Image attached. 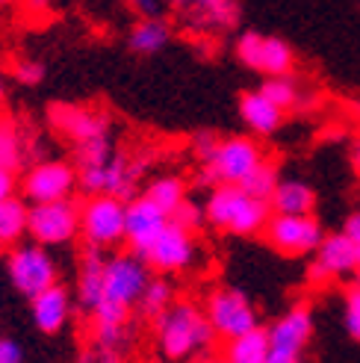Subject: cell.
<instances>
[{
	"label": "cell",
	"mask_w": 360,
	"mask_h": 363,
	"mask_svg": "<svg viewBox=\"0 0 360 363\" xmlns=\"http://www.w3.org/2000/svg\"><path fill=\"white\" fill-rule=\"evenodd\" d=\"M24 160H27L24 136H21V130H18L15 121L4 118L0 121V169L18 174L24 169Z\"/></svg>",
	"instance_id": "cell-27"
},
{
	"label": "cell",
	"mask_w": 360,
	"mask_h": 363,
	"mask_svg": "<svg viewBox=\"0 0 360 363\" xmlns=\"http://www.w3.org/2000/svg\"><path fill=\"white\" fill-rule=\"evenodd\" d=\"M343 233L354 242V245H360V210H354V213H349V219H346V225H343Z\"/></svg>",
	"instance_id": "cell-40"
},
{
	"label": "cell",
	"mask_w": 360,
	"mask_h": 363,
	"mask_svg": "<svg viewBox=\"0 0 360 363\" xmlns=\"http://www.w3.org/2000/svg\"><path fill=\"white\" fill-rule=\"evenodd\" d=\"M219 133L215 130H198L195 136H192V154L198 157V162H204V160H210L213 157V151H215V145H219Z\"/></svg>",
	"instance_id": "cell-35"
},
{
	"label": "cell",
	"mask_w": 360,
	"mask_h": 363,
	"mask_svg": "<svg viewBox=\"0 0 360 363\" xmlns=\"http://www.w3.org/2000/svg\"><path fill=\"white\" fill-rule=\"evenodd\" d=\"M269 207L278 216H308L316 207V189L308 180L281 177V184L275 186L272 198H269Z\"/></svg>",
	"instance_id": "cell-21"
},
{
	"label": "cell",
	"mask_w": 360,
	"mask_h": 363,
	"mask_svg": "<svg viewBox=\"0 0 360 363\" xmlns=\"http://www.w3.org/2000/svg\"><path fill=\"white\" fill-rule=\"evenodd\" d=\"M15 192H18V177L6 169H0V201H6V198Z\"/></svg>",
	"instance_id": "cell-39"
},
{
	"label": "cell",
	"mask_w": 360,
	"mask_h": 363,
	"mask_svg": "<svg viewBox=\"0 0 360 363\" xmlns=\"http://www.w3.org/2000/svg\"><path fill=\"white\" fill-rule=\"evenodd\" d=\"M4 101H6V80L0 74V106H4Z\"/></svg>",
	"instance_id": "cell-44"
},
{
	"label": "cell",
	"mask_w": 360,
	"mask_h": 363,
	"mask_svg": "<svg viewBox=\"0 0 360 363\" xmlns=\"http://www.w3.org/2000/svg\"><path fill=\"white\" fill-rule=\"evenodd\" d=\"M198 363H222V360H215V357H198Z\"/></svg>",
	"instance_id": "cell-46"
},
{
	"label": "cell",
	"mask_w": 360,
	"mask_h": 363,
	"mask_svg": "<svg viewBox=\"0 0 360 363\" xmlns=\"http://www.w3.org/2000/svg\"><path fill=\"white\" fill-rule=\"evenodd\" d=\"M343 322L351 340L360 342V286H349L343 296Z\"/></svg>",
	"instance_id": "cell-34"
},
{
	"label": "cell",
	"mask_w": 360,
	"mask_h": 363,
	"mask_svg": "<svg viewBox=\"0 0 360 363\" xmlns=\"http://www.w3.org/2000/svg\"><path fill=\"white\" fill-rule=\"evenodd\" d=\"M116 154V145H113V136H101V139H89V142H80L74 145V166L77 172L80 169H98V166H106Z\"/></svg>",
	"instance_id": "cell-31"
},
{
	"label": "cell",
	"mask_w": 360,
	"mask_h": 363,
	"mask_svg": "<svg viewBox=\"0 0 360 363\" xmlns=\"http://www.w3.org/2000/svg\"><path fill=\"white\" fill-rule=\"evenodd\" d=\"M128 4L139 12V18H151V15H163V4L159 0H128Z\"/></svg>",
	"instance_id": "cell-38"
},
{
	"label": "cell",
	"mask_w": 360,
	"mask_h": 363,
	"mask_svg": "<svg viewBox=\"0 0 360 363\" xmlns=\"http://www.w3.org/2000/svg\"><path fill=\"white\" fill-rule=\"evenodd\" d=\"M237 60L257 71L266 77H281V74H293L296 68V50L293 45L281 39V35H263L257 30H242L237 35V45H233Z\"/></svg>",
	"instance_id": "cell-8"
},
{
	"label": "cell",
	"mask_w": 360,
	"mask_h": 363,
	"mask_svg": "<svg viewBox=\"0 0 360 363\" xmlns=\"http://www.w3.org/2000/svg\"><path fill=\"white\" fill-rule=\"evenodd\" d=\"M260 92L272 101L275 106H281V110H301V86L293 74H281V77H266L260 86Z\"/></svg>",
	"instance_id": "cell-29"
},
{
	"label": "cell",
	"mask_w": 360,
	"mask_h": 363,
	"mask_svg": "<svg viewBox=\"0 0 360 363\" xmlns=\"http://www.w3.org/2000/svg\"><path fill=\"white\" fill-rule=\"evenodd\" d=\"M263 240L272 245L283 257H308L313 254L322 240H325V228L313 213L308 216H278L272 213V219L263 228Z\"/></svg>",
	"instance_id": "cell-10"
},
{
	"label": "cell",
	"mask_w": 360,
	"mask_h": 363,
	"mask_svg": "<svg viewBox=\"0 0 360 363\" xmlns=\"http://www.w3.org/2000/svg\"><path fill=\"white\" fill-rule=\"evenodd\" d=\"M195 260H198L195 233L184 230L171 219L163 228V233L157 237V242L151 245V251L145 254V263L151 266V272H159V275H180V272H189L195 266Z\"/></svg>",
	"instance_id": "cell-13"
},
{
	"label": "cell",
	"mask_w": 360,
	"mask_h": 363,
	"mask_svg": "<svg viewBox=\"0 0 360 363\" xmlns=\"http://www.w3.org/2000/svg\"><path fill=\"white\" fill-rule=\"evenodd\" d=\"M266 357H269V331L263 325H257L254 331L242 337L227 340L225 363H266Z\"/></svg>",
	"instance_id": "cell-24"
},
{
	"label": "cell",
	"mask_w": 360,
	"mask_h": 363,
	"mask_svg": "<svg viewBox=\"0 0 360 363\" xmlns=\"http://www.w3.org/2000/svg\"><path fill=\"white\" fill-rule=\"evenodd\" d=\"M360 266L357 257V245L346 237L343 230L339 233H325L322 245L313 251V260L308 266V281L310 284H328L337 278L354 275Z\"/></svg>",
	"instance_id": "cell-14"
},
{
	"label": "cell",
	"mask_w": 360,
	"mask_h": 363,
	"mask_svg": "<svg viewBox=\"0 0 360 363\" xmlns=\"http://www.w3.org/2000/svg\"><path fill=\"white\" fill-rule=\"evenodd\" d=\"M124 213L128 201L116 195H86L80 204V237L86 248L110 251L124 242Z\"/></svg>",
	"instance_id": "cell-5"
},
{
	"label": "cell",
	"mask_w": 360,
	"mask_h": 363,
	"mask_svg": "<svg viewBox=\"0 0 360 363\" xmlns=\"http://www.w3.org/2000/svg\"><path fill=\"white\" fill-rule=\"evenodd\" d=\"M27 228H30V204L15 192L6 198L4 210H0V240L12 248L27 237Z\"/></svg>",
	"instance_id": "cell-25"
},
{
	"label": "cell",
	"mask_w": 360,
	"mask_h": 363,
	"mask_svg": "<svg viewBox=\"0 0 360 363\" xmlns=\"http://www.w3.org/2000/svg\"><path fill=\"white\" fill-rule=\"evenodd\" d=\"M142 195H148L159 210L171 216L189 198V184L180 174H159V177H154L151 184L145 186V192H142Z\"/></svg>",
	"instance_id": "cell-26"
},
{
	"label": "cell",
	"mask_w": 360,
	"mask_h": 363,
	"mask_svg": "<svg viewBox=\"0 0 360 363\" xmlns=\"http://www.w3.org/2000/svg\"><path fill=\"white\" fill-rule=\"evenodd\" d=\"M169 225V213L159 210L148 195H133L128 201V213H124V242L133 254L145 260V254L157 242V237Z\"/></svg>",
	"instance_id": "cell-15"
},
{
	"label": "cell",
	"mask_w": 360,
	"mask_h": 363,
	"mask_svg": "<svg viewBox=\"0 0 360 363\" xmlns=\"http://www.w3.org/2000/svg\"><path fill=\"white\" fill-rule=\"evenodd\" d=\"M24 6L30 15H45L50 9V0H24Z\"/></svg>",
	"instance_id": "cell-42"
},
{
	"label": "cell",
	"mask_w": 360,
	"mask_h": 363,
	"mask_svg": "<svg viewBox=\"0 0 360 363\" xmlns=\"http://www.w3.org/2000/svg\"><path fill=\"white\" fill-rule=\"evenodd\" d=\"M6 251H9V245H6L4 240H0V260H6Z\"/></svg>",
	"instance_id": "cell-45"
},
{
	"label": "cell",
	"mask_w": 360,
	"mask_h": 363,
	"mask_svg": "<svg viewBox=\"0 0 360 363\" xmlns=\"http://www.w3.org/2000/svg\"><path fill=\"white\" fill-rule=\"evenodd\" d=\"M148 363H157V360H148Z\"/></svg>",
	"instance_id": "cell-50"
},
{
	"label": "cell",
	"mask_w": 360,
	"mask_h": 363,
	"mask_svg": "<svg viewBox=\"0 0 360 363\" xmlns=\"http://www.w3.org/2000/svg\"><path fill=\"white\" fill-rule=\"evenodd\" d=\"M266 331H269V349H283V352L304 354V349H308V342L313 337L310 304H293L290 311H283Z\"/></svg>",
	"instance_id": "cell-17"
},
{
	"label": "cell",
	"mask_w": 360,
	"mask_h": 363,
	"mask_svg": "<svg viewBox=\"0 0 360 363\" xmlns=\"http://www.w3.org/2000/svg\"><path fill=\"white\" fill-rule=\"evenodd\" d=\"M169 4L186 18L192 30L227 33L237 30L242 21L240 0H169Z\"/></svg>",
	"instance_id": "cell-16"
},
{
	"label": "cell",
	"mask_w": 360,
	"mask_h": 363,
	"mask_svg": "<svg viewBox=\"0 0 360 363\" xmlns=\"http://www.w3.org/2000/svg\"><path fill=\"white\" fill-rule=\"evenodd\" d=\"M103 269L106 257L101 248H86L77 269V301L83 311L92 313V307L103 298Z\"/></svg>",
	"instance_id": "cell-22"
},
{
	"label": "cell",
	"mask_w": 360,
	"mask_h": 363,
	"mask_svg": "<svg viewBox=\"0 0 360 363\" xmlns=\"http://www.w3.org/2000/svg\"><path fill=\"white\" fill-rule=\"evenodd\" d=\"M4 263H6L9 284L15 286V293H21L24 298L39 296L60 281V269H57V260H53L50 248L33 242V240L12 245L6 251Z\"/></svg>",
	"instance_id": "cell-4"
},
{
	"label": "cell",
	"mask_w": 360,
	"mask_h": 363,
	"mask_svg": "<svg viewBox=\"0 0 360 363\" xmlns=\"http://www.w3.org/2000/svg\"><path fill=\"white\" fill-rule=\"evenodd\" d=\"M204 213L210 228L222 233H233V237H257L269 225V219H272L269 201L248 195L237 184H222L210 189L204 201Z\"/></svg>",
	"instance_id": "cell-2"
},
{
	"label": "cell",
	"mask_w": 360,
	"mask_h": 363,
	"mask_svg": "<svg viewBox=\"0 0 360 363\" xmlns=\"http://www.w3.org/2000/svg\"><path fill=\"white\" fill-rule=\"evenodd\" d=\"M0 121H4V116H0Z\"/></svg>",
	"instance_id": "cell-51"
},
{
	"label": "cell",
	"mask_w": 360,
	"mask_h": 363,
	"mask_svg": "<svg viewBox=\"0 0 360 363\" xmlns=\"http://www.w3.org/2000/svg\"><path fill=\"white\" fill-rule=\"evenodd\" d=\"M27 237L45 248H60L80 237V201L62 198V201L30 204V228Z\"/></svg>",
	"instance_id": "cell-9"
},
{
	"label": "cell",
	"mask_w": 360,
	"mask_h": 363,
	"mask_svg": "<svg viewBox=\"0 0 360 363\" xmlns=\"http://www.w3.org/2000/svg\"><path fill=\"white\" fill-rule=\"evenodd\" d=\"M151 281V266L133 251H118L113 257H106V269H103V298L116 301L124 307L139 304L142 293Z\"/></svg>",
	"instance_id": "cell-11"
},
{
	"label": "cell",
	"mask_w": 360,
	"mask_h": 363,
	"mask_svg": "<svg viewBox=\"0 0 360 363\" xmlns=\"http://www.w3.org/2000/svg\"><path fill=\"white\" fill-rule=\"evenodd\" d=\"M77 189V166L71 160H39L24 169L18 180V192L27 204H47L71 198Z\"/></svg>",
	"instance_id": "cell-7"
},
{
	"label": "cell",
	"mask_w": 360,
	"mask_h": 363,
	"mask_svg": "<svg viewBox=\"0 0 360 363\" xmlns=\"http://www.w3.org/2000/svg\"><path fill=\"white\" fill-rule=\"evenodd\" d=\"M266 363H301L298 352H283V349H269Z\"/></svg>",
	"instance_id": "cell-41"
},
{
	"label": "cell",
	"mask_w": 360,
	"mask_h": 363,
	"mask_svg": "<svg viewBox=\"0 0 360 363\" xmlns=\"http://www.w3.org/2000/svg\"><path fill=\"white\" fill-rule=\"evenodd\" d=\"M204 313H207V319L213 325L215 337H225V340L242 337V334L254 331L260 325L254 301H251L240 286H215V289H210V296L204 301Z\"/></svg>",
	"instance_id": "cell-6"
},
{
	"label": "cell",
	"mask_w": 360,
	"mask_h": 363,
	"mask_svg": "<svg viewBox=\"0 0 360 363\" xmlns=\"http://www.w3.org/2000/svg\"><path fill=\"white\" fill-rule=\"evenodd\" d=\"M263 148L254 136H245V133H237V136H222L219 145L210 160H204L198 166V186H204L207 192L222 186V184H242L248 177V172L257 166L263 160Z\"/></svg>",
	"instance_id": "cell-3"
},
{
	"label": "cell",
	"mask_w": 360,
	"mask_h": 363,
	"mask_svg": "<svg viewBox=\"0 0 360 363\" xmlns=\"http://www.w3.org/2000/svg\"><path fill=\"white\" fill-rule=\"evenodd\" d=\"M354 286H360V266H357V272H354Z\"/></svg>",
	"instance_id": "cell-47"
},
{
	"label": "cell",
	"mask_w": 360,
	"mask_h": 363,
	"mask_svg": "<svg viewBox=\"0 0 360 363\" xmlns=\"http://www.w3.org/2000/svg\"><path fill=\"white\" fill-rule=\"evenodd\" d=\"M148 166V157H128L116 151L113 160L103 166V195H116L121 201H130L136 192V184Z\"/></svg>",
	"instance_id": "cell-20"
},
{
	"label": "cell",
	"mask_w": 360,
	"mask_h": 363,
	"mask_svg": "<svg viewBox=\"0 0 360 363\" xmlns=\"http://www.w3.org/2000/svg\"><path fill=\"white\" fill-rule=\"evenodd\" d=\"M169 219L174 225H180L184 230H189V233H198L207 225V213H204V204H198V201H192V198H186V201L169 216Z\"/></svg>",
	"instance_id": "cell-32"
},
{
	"label": "cell",
	"mask_w": 360,
	"mask_h": 363,
	"mask_svg": "<svg viewBox=\"0 0 360 363\" xmlns=\"http://www.w3.org/2000/svg\"><path fill=\"white\" fill-rule=\"evenodd\" d=\"M0 210H4V201H0Z\"/></svg>",
	"instance_id": "cell-49"
},
{
	"label": "cell",
	"mask_w": 360,
	"mask_h": 363,
	"mask_svg": "<svg viewBox=\"0 0 360 363\" xmlns=\"http://www.w3.org/2000/svg\"><path fill=\"white\" fill-rule=\"evenodd\" d=\"M171 304H174V286L166 278H151L136 307L145 319H157L159 313H166Z\"/></svg>",
	"instance_id": "cell-30"
},
{
	"label": "cell",
	"mask_w": 360,
	"mask_h": 363,
	"mask_svg": "<svg viewBox=\"0 0 360 363\" xmlns=\"http://www.w3.org/2000/svg\"><path fill=\"white\" fill-rule=\"evenodd\" d=\"M169 42H171V24L163 15L139 18L128 33V48L136 57H154V53H159Z\"/></svg>",
	"instance_id": "cell-23"
},
{
	"label": "cell",
	"mask_w": 360,
	"mask_h": 363,
	"mask_svg": "<svg viewBox=\"0 0 360 363\" xmlns=\"http://www.w3.org/2000/svg\"><path fill=\"white\" fill-rule=\"evenodd\" d=\"M0 363H24L21 346L9 337H0Z\"/></svg>",
	"instance_id": "cell-37"
},
{
	"label": "cell",
	"mask_w": 360,
	"mask_h": 363,
	"mask_svg": "<svg viewBox=\"0 0 360 363\" xmlns=\"http://www.w3.org/2000/svg\"><path fill=\"white\" fill-rule=\"evenodd\" d=\"M237 110H240V118L245 121V130L251 136H263V139L275 136L281 130V124H283V116H286L281 106H275L272 101L260 92V89L242 92Z\"/></svg>",
	"instance_id": "cell-19"
},
{
	"label": "cell",
	"mask_w": 360,
	"mask_h": 363,
	"mask_svg": "<svg viewBox=\"0 0 360 363\" xmlns=\"http://www.w3.org/2000/svg\"><path fill=\"white\" fill-rule=\"evenodd\" d=\"M12 77L21 86H39L47 77V65L42 60L21 57V60H15V65H12Z\"/></svg>",
	"instance_id": "cell-33"
},
{
	"label": "cell",
	"mask_w": 360,
	"mask_h": 363,
	"mask_svg": "<svg viewBox=\"0 0 360 363\" xmlns=\"http://www.w3.org/2000/svg\"><path fill=\"white\" fill-rule=\"evenodd\" d=\"M80 363H124V352H116V349H101V346H92L89 352H83Z\"/></svg>",
	"instance_id": "cell-36"
},
{
	"label": "cell",
	"mask_w": 360,
	"mask_h": 363,
	"mask_svg": "<svg viewBox=\"0 0 360 363\" xmlns=\"http://www.w3.org/2000/svg\"><path fill=\"white\" fill-rule=\"evenodd\" d=\"M71 311H74V298H71L68 286H62L60 281L53 286H47L45 293L30 298L33 325L42 334H60L68 325V319H71Z\"/></svg>",
	"instance_id": "cell-18"
},
{
	"label": "cell",
	"mask_w": 360,
	"mask_h": 363,
	"mask_svg": "<svg viewBox=\"0 0 360 363\" xmlns=\"http://www.w3.org/2000/svg\"><path fill=\"white\" fill-rule=\"evenodd\" d=\"M157 349L169 363H184L201 357L215 340V331L195 301H174L166 313L154 319Z\"/></svg>",
	"instance_id": "cell-1"
},
{
	"label": "cell",
	"mask_w": 360,
	"mask_h": 363,
	"mask_svg": "<svg viewBox=\"0 0 360 363\" xmlns=\"http://www.w3.org/2000/svg\"><path fill=\"white\" fill-rule=\"evenodd\" d=\"M47 121L60 136L68 142H89L101 136H113V118L106 110L98 106H83V104H50Z\"/></svg>",
	"instance_id": "cell-12"
},
{
	"label": "cell",
	"mask_w": 360,
	"mask_h": 363,
	"mask_svg": "<svg viewBox=\"0 0 360 363\" xmlns=\"http://www.w3.org/2000/svg\"><path fill=\"white\" fill-rule=\"evenodd\" d=\"M351 162H354V172L360 174V139H354L351 145Z\"/></svg>",
	"instance_id": "cell-43"
},
{
	"label": "cell",
	"mask_w": 360,
	"mask_h": 363,
	"mask_svg": "<svg viewBox=\"0 0 360 363\" xmlns=\"http://www.w3.org/2000/svg\"><path fill=\"white\" fill-rule=\"evenodd\" d=\"M9 4H15V0H0V6H9Z\"/></svg>",
	"instance_id": "cell-48"
},
{
	"label": "cell",
	"mask_w": 360,
	"mask_h": 363,
	"mask_svg": "<svg viewBox=\"0 0 360 363\" xmlns=\"http://www.w3.org/2000/svg\"><path fill=\"white\" fill-rule=\"evenodd\" d=\"M278 184H281V162L272 160V157H263L257 166L248 172V177L242 180L240 186H242L248 195H254V198H263V201H269Z\"/></svg>",
	"instance_id": "cell-28"
}]
</instances>
